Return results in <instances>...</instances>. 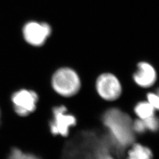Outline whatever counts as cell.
I'll return each instance as SVG.
<instances>
[{
  "label": "cell",
  "mask_w": 159,
  "mask_h": 159,
  "mask_svg": "<svg viewBox=\"0 0 159 159\" xmlns=\"http://www.w3.org/2000/svg\"><path fill=\"white\" fill-rule=\"evenodd\" d=\"M148 102L155 110H159V94L149 93L148 94Z\"/></svg>",
  "instance_id": "5bb4252c"
},
{
  "label": "cell",
  "mask_w": 159,
  "mask_h": 159,
  "mask_svg": "<svg viewBox=\"0 0 159 159\" xmlns=\"http://www.w3.org/2000/svg\"><path fill=\"white\" fill-rule=\"evenodd\" d=\"M133 128L135 133L142 134L147 130L144 123L142 119L136 120L133 123Z\"/></svg>",
  "instance_id": "4fadbf2b"
},
{
  "label": "cell",
  "mask_w": 159,
  "mask_h": 159,
  "mask_svg": "<svg viewBox=\"0 0 159 159\" xmlns=\"http://www.w3.org/2000/svg\"><path fill=\"white\" fill-rule=\"evenodd\" d=\"M155 109L148 102H139L134 108V111L140 119L144 120L154 116Z\"/></svg>",
  "instance_id": "30bf717a"
},
{
  "label": "cell",
  "mask_w": 159,
  "mask_h": 159,
  "mask_svg": "<svg viewBox=\"0 0 159 159\" xmlns=\"http://www.w3.org/2000/svg\"><path fill=\"white\" fill-rule=\"evenodd\" d=\"M7 159H41L39 157L33 154L23 152L20 149L14 148L8 156Z\"/></svg>",
  "instance_id": "8fae6325"
},
{
  "label": "cell",
  "mask_w": 159,
  "mask_h": 159,
  "mask_svg": "<svg viewBox=\"0 0 159 159\" xmlns=\"http://www.w3.org/2000/svg\"><path fill=\"white\" fill-rule=\"evenodd\" d=\"M125 159H153V155L149 148L134 143L131 146Z\"/></svg>",
  "instance_id": "9c48e42d"
},
{
  "label": "cell",
  "mask_w": 159,
  "mask_h": 159,
  "mask_svg": "<svg viewBox=\"0 0 159 159\" xmlns=\"http://www.w3.org/2000/svg\"><path fill=\"white\" fill-rule=\"evenodd\" d=\"M61 159H116L106 131L83 130L65 143Z\"/></svg>",
  "instance_id": "6da1fadb"
},
{
  "label": "cell",
  "mask_w": 159,
  "mask_h": 159,
  "mask_svg": "<svg viewBox=\"0 0 159 159\" xmlns=\"http://www.w3.org/2000/svg\"><path fill=\"white\" fill-rule=\"evenodd\" d=\"M76 119L74 116L67 113V108L61 106L52 110V119L50 123L51 133L61 136H68L70 129L76 125Z\"/></svg>",
  "instance_id": "277c9868"
},
{
  "label": "cell",
  "mask_w": 159,
  "mask_h": 159,
  "mask_svg": "<svg viewBox=\"0 0 159 159\" xmlns=\"http://www.w3.org/2000/svg\"><path fill=\"white\" fill-rule=\"evenodd\" d=\"M97 90L99 95L106 100H114L120 96L121 87L119 80L111 74L101 75L97 80Z\"/></svg>",
  "instance_id": "8992f818"
},
{
  "label": "cell",
  "mask_w": 159,
  "mask_h": 159,
  "mask_svg": "<svg viewBox=\"0 0 159 159\" xmlns=\"http://www.w3.org/2000/svg\"><path fill=\"white\" fill-rule=\"evenodd\" d=\"M52 85L59 94L63 96H72L79 90L80 80L73 70L60 68L52 76Z\"/></svg>",
  "instance_id": "3957f363"
},
{
  "label": "cell",
  "mask_w": 159,
  "mask_h": 159,
  "mask_svg": "<svg viewBox=\"0 0 159 159\" xmlns=\"http://www.w3.org/2000/svg\"><path fill=\"white\" fill-rule=\"evenodd\" d=\"M37 101V93L31 90H21L16 92L12 96L14 110L21 116H26L33 112Z\"/></svg>",
  "instance_id": "5b68a950"
},
{
  "label": "cell",
  "mask_w": 159,
  "mask_h": 159,
  "mask_svg": "<svg viewBox=\"0 0 159 159\" xmlns=\"http://www.w3.org/2000/svg\"><path fill=\"white\" fill-rule=\"evenodd\" d=\"M147 130L156 132L159 130V119L154 116L146 119L143 120Z\"/></svg>",
  "instance_id": "7c38bea8"
},
{
  "label": "cell",
  "mask_w": 159,
  "mask_h": 159,
  "mask_svg": "<svg viewBox=\"0 0 159 159\" xmlns=\"http://www.w3.org/2000/svg\"><path fill=\"white\" fill-rule=\"evenodd\" d=\"M158 94H159V92H158Z\"/></svg>",
  "instance_id": "9a60e30c"
},
{
  "label": "cell",
  "mask_w": 159,
  "mask_h": 159,
  "mask_svg": "<svg viewBox=\"0 0 159 159\" xmlns=\"http://www.w3.org/2000/svg\"><path fill=\"white\" fill-rule=\"evenodd\" d=\"M133 77L138 85L148 87L155 83L157 75L153 66L148 63L142 62L139 64L138 70Z\"/></svg>",
  "instance_id": "ba28073f"
},
{
  "label": "cell",
  "mask_w": 159,
  "mask_h": 159,
  "mask_svg": "<svg viewBox=\"0 0 159 159\" xmlns=\"http://www.w3.org/2000/svg\"><path fill=\"white\" fill-rule=\"evenodd\" d=\"M102 122L110 139L114 158L125 159V150L136 143L130 116L119 109L111 108L103 115Z\"/></svg>",
  "instance_id": "7a4b0ae2"
},
{
  "label": "cell",
  "mask_w": 159,
  "mask_h": 159,
  "mask_svg": "<svg viewBox=\"0 0 159 159\" xmlns=\"http://www.w3.org/2000/svg\"><path fill=\"white\" fill-rule=\"evenodd\" d=\"M50 25L46 23L30 22L25 25L23 35L26 41L34 46L43 44L51 34Z\"/></svg>",
  "instance_id": "52a82bcc"
}]
</instances>
